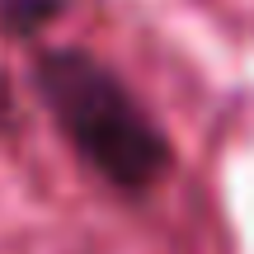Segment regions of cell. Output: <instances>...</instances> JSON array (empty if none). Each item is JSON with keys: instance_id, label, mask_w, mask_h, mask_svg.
I'll list each match as a JSON object with an SVG mask.
<instances>
[{"instance_id": "cell-1", "label": "cell", "mask_w": 254, "mask_h": 254, "mask_svg": "<svg viewBox=\"0 0 254 254\" xmlns=\"http://www.w3.org/2000/svg\"><path fill=\"white\" fill-rule=\"evenodd\" d=\"M38 90L85 165L113 189L141 193L165 179L170 141L109 66L85 52H47L38 62Z\"/></svg>"}, {"instance_id": "cell-2", "label": "cell", "mask_w": 254, "mask_h": 254, "mask_svg": "<svg viewBox=\"0 0 254 254\" xmlns=\"http://www.w3.org/2000/svg\"><path fill=\"white\" fill-rule=\"evenodd\" d=\"M57 9V0H0V24L5 28H33L47 24Z\"/></svg>"}, {"instance_id": "cell-3", "label": "cell", "mask_w": 254, "mask_h": 254, "mask_svg": "<svg viewBox=\"0 0 254 254\" xmlns=\"http://www.w3.org/2000/svg\"><path fill=\"white\" fill-rule=\"evenodd\" d=\"M9 113H14V104H9V90H5V80H0V127L9 123Z\"/></svg>"}]
</instances>
